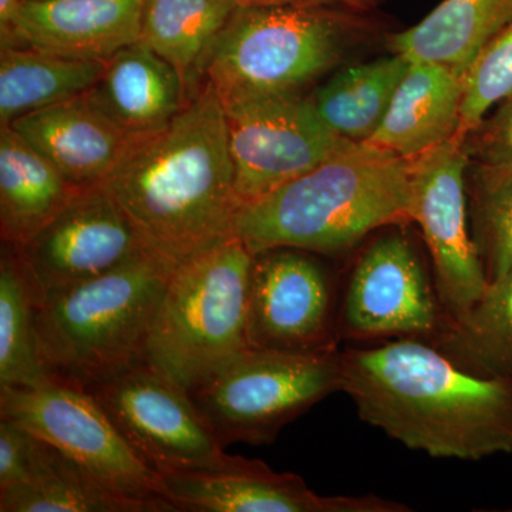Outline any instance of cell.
<instances>
[{
    "label": "cell",
    "instance_id": "6da1fadb",
    "mask_svg": "<svg viewBox=\"0 0 512 512\" xmlns=\"http://www.w3.org/2000/svg\"><path fill=\"white\" fill-rule=\"evenodd\" d=\"M357 416L410 450L478 461L512 453V379L481 377L419 338L342 350Z\"/></svg>",
    "mask_w": 512,
    "mask_h": 512
},
{
    "label": "cell",
    "instance_id": "7a4b0ae2",
    "mask_svg": "<svg viewBox=\"0 0 512 512\" xmlns=\"http://www.w3.org/2000/svg\"><path fill=\"white\" fill-rule=\"evenodd\" d=\"M104 185L148 251L175 264L235 237L242 207L224 107L210 84L167 126L130 140Z\"/></svg>",
    "mask_w": 512,
    "mask_h": 512
},
{
    "label": "cell",
    "instance_id": "3957f363",
    "mask_svg": "<svg viewBox=\"0 0 512 512\" xmlns=\"http://www.w3.org/2000/svg\"><path fill=\"white\" fill-rule=\"evenodd\" d=\"M412 160L355 143L239 211L235 237L252 252L289 247L348 254L379 229L412 222Z\"/></svg>",
    "mask_w": 512,
    "mask_h": 512
},
{
    "label": "cell",
    "instance_id": "277c9868",
    "mask_svg": "<svg viewBox=\"0 0 512 512\" xmlns=\"http://www.w3.org/2000/svg\"><path fill=\"white\" fill-rule=\"evenodd\" d=\"M177 265L144 252L106 274L43 293L37 339L47 372L90 389L144 362Z\"/></svg>",
    "mask_w": 512,
    "mask_h": 512
},
{
    "label": "cell",
    "instance_id": "5b68a950",
    "mask_svg": "<svg viewBox=\"0 0 512 512\" xmlns=\"http://www.w3.org/2000/svg\"><path fill=\"white\" fill-rule=\"evenodd\" d=\"M355 6L295 2L237 6L201 69L220 99L302 93L332 69L362 25Z\"/></svg>",
    "mask_w": 512,
    "mask_h": 512
},
{
    "label": "cell",
    "instance_id": "8992f818",
    "mask_svg": "<svg viewBox=\"0 0 512 512\" xmlns=\"http://www.w3.org/2000/svg\"><path fill=\"white\" fill-rule=\"evenodd\" d=\"M252 259L247 244L231 237L175 266L144 362L191 390L251 348L247 311Z\"/></svg>",
    "mask_w": 512,
    "mask_h": 512
},
{
    "label": "cell",
    "instance_id": "52a82bcc",
    "mask_svg": "<svg viewBox=\"0 0 512 512\" xmlns=\"http://www.w3.org/2000/svg\"><path fill=\"white\" fill-rule=\"evenodd\" d=\"M342 392V352L249 348L188 390L222 447L272 443L286 424Z\"/></svg>",
    "mask_w": 512,
    "mask_h": 512
},
{
    "label": "cell",
    "instance_id": "ba28073f",
    "mask_svg": "<svg viewBox=\"0 0 512 512\" xmlns=\"http://www.w3.org/2000/svg\"><path fill=\"white\" fill-rule=\"evenodd\" d=\"M0 417L62 451L147 512L173 511L161 494L156 471L131 448L86 387L60 379L26 389L0 387Z\"/></svg>",
    "mask_w": 512,
    "mask_h": 512
},
{
    "label": "cell",
    "instance_id": "9c48e42d",
    "mask_svg": "<svg viewBox=\"0 0 512 512\" xmlns=\"http://www.w3.org/2000/svg\"><path fill=\"white\" fill-rule=\"evenodd\" d=\"M239 204L262 200L352 146L302 93L220 99Z\"/></svg>",
    "mask_w": 512,
    "mask_h": 512
},
{
    "label": "cell",
    "instance_id": "30bf717a",
    "mask_svg": "<svg viewBox=\"0 0 512 512\" xmlns=\"http://www.w3.org/2000/svg\"><path fill=\"white\" fill-rule=\"evenodd\" d=\"M396 225L359 255L339 305L340 338L433 339L446 326L436 281Z\"/></svg>",
    "mask_w": 512,
    "mask_h": 512
},
{
    "label": "cell",
    "instance_id": "8fae6325",
    "mask_svg": "<svg viewBox=\"0 0 512 512\" xmlns=\"http://www.w3.org/2000/svg\"><path fill=\"white\" fill-rule=\"evenodd\" d=\"M315 255L289 247L255 252L248 286L251 348L293 353L339 350L338 292Z\"/></svg>",
    "mask_w": 512,
    "mask_h": 512
},
{
    "label": "cell",
    "instance_id": "7c38bea8",
    "mask_svg": "<svg viewBox=\"0 0 512 512\" xmlns=\"http://www.w3.org/2000/svg\"><path fill=\"white\" fill-rule=\"evenodd\" d=\"M468 165L470 158L460 134L412 160V222L419 225L429 248L447 323L466 315L488 286L471 237Z\"/></svg>",
    "mask_w": 512,
    "mask_h": 512
},
{
    "label": "cell",
    "instance_id": "4fadbf2b",
    "mask_svg": "<svg viewBox=\"0 0 512 512\" xmlns=\"http://www.w3.org/2000/svg\"><path fill=\"white\" fill-rule=\"evenodd\" d=\"M87 390L154 471L204 466L225 453L188 390L147 362Z\"/></svg>",
    "mask_w": 512,
    "mask_h": 512
},
{
    "label": "cell",
    "instance_id": "5bb4252c",
    "mask_svg": "<svg viewBox=\"0 0 512 512\" xmlns=\"http://www.w3.org/2000/svg\"><path fill=\"white\" fill-rule=\"evenodd\" d=\"M173 511L406 512L407 505L375 494L320 495L302 477L278 473L262 460L224 453L204 466L156 471Z\"/></svg>",
    "mask_w": 512,
    "mask_h": 512
},
{
    "label": "cell",
    "instance_id": "9a60e30c",
    "mask_svg": "<svg viewBox=\"0 0 512 512\" xmlns=\"http://www.w3.org/2000/svg\"><path fill=\"white\" fill-rule=\"evenodd\" d=\"M15 249L42 293L106 274L151 252L104 183L79 188L55 218Z\"/></svg>",
    "mask_w": 512,
    "mask_h": 512
},
{
    "label": "cell",
    "instance_id": "2e32d148",
    "mask_svg": "<svg viewBox=\"0 0 512 512\" xmlns=\"http://www.w3.org/2000/svg\"><path fill=\"white\" fill-rule=\"evenodd\" d=\"M10 127L77 188L103 184L130 143L86 93L20 117Z\"/></svg>",
    "mask_w": 512,
    "mask_h": 512
},
{
    "label": "cell",
    "instance_id": "e0dca14e",
    "mask_svg": "<svg viewBox=\"0 0 512 512\" xmlns=\"http://www.w3.org/2000/svg\"><path fill=\"white\" fill-rule=\"evenodd\" d=\"M141 2L23 0L19 46L106 62L140 40Z\"/></svg>",
    "mask_w": 512,
    "mask_h": 512
},
{
    "label": "cell",
    "instance_id": "ac0fdd59",
    "mask_svg": "<svg viewBox=\"0 0 512 512\" xmlns=\"http://www.w3.org/2000/svg\"><path fill=\"white\" fill-rule=\"evenodd\" d=\"M187 93L180 72L141 40L106 60L86 92L130 140L167 126L190 99Z\"/></svg>",
    "mask_w": 512,
    "mask_h": 512
},
{
    "label": "cell",
    "instance_id": "d6986e66",
    "mask_svg": "<svg viewBox=\"0 0 512 512\" xmlns=\"http://www.w3.org/2000/svg\"><path fill=\"white\" fill-rule=\"evenodd\" d=\"M464 77L439 63L409 62L386 116L366 144L413 160L460 128Z\"/></svg>",
    "mask_w": 512,
    "mask_h": 512
},
{
    "label": "cell",
    "instance_id": "ffe728a7",
    "mask_svg": "<svg viewBox=\"0 0 512 512\" xmlns=\"http://www.w3.org/2000/svg\"><path fill=\"white\" fill-rule=\"evenodd\" d=\"M512 22V0H443L387 46L409 62L443 64L466 79L471 64Z\"/></svg>",
    "mask_w": 512,
    "mask_h": 512
},
{
    "label": "cell",
    "instance_id": "44dd1931",
    "mask_svg": "<svg viewBox=\"0 0 512 512\" xmlns=\"http://www.w3.org/2000/svg\"><path fill=\"white\" fill-rule=\"evenodd\" d=\"M79 190L10 126L0 130V234L20 248Z\"/></svg>",
    "mask_w": 512,
    "mask_h": 512
},
{
    "label": "cell",
    "instance_id": "7402d4cb",
    "mask_svg": "<svg viewBox=\"0 0 512 512\" xmlns=\"http://www.w3.org/2000/svg\"><path fill=\"white\" fill-rule=\"evenodd\" d=\"M0 512H147L46 441H33L25 477L0 494Z\"/></svg>",
    "mask_w": 512,
    "mask_h": 512
},
{
    "label": "cell",
    "instance_id": "603a6c76",
    "mask_svg": "<svg viewBox=\"0 0 512 512\" xmlns=\"http://www.w3.org/2000/svg\"><path fill=\"white\" fill-rule=\"evenodd\" d=\"M104 64L32 46L0 47V124L89 92Z\"/></svg>",
    "mask_w": 512,
    "mask_h": 512
},
{
    "label": "cell",
    "instance_id": "cb8c5ba5",
    "mask_svg": "<svg viewBox=\"0 0 512 512\" xmlns=\"http://www.w3.org/2000/svg\"><path fill=\"white\" fill-rule=\"evenodd\" d=\"M237 6L235 0H143L140 40L195 92L205 57Z\"/></svg>",
    "mask_w": 512,
    "mask_h": 512
},
{
    "label": "cell",
    "instance_id": "d4e9b609",
    "mask_svg": "<svg viewBox=\"0 0 512 512\" xmlns=\"http://www.w3.org/2000/svg\"><path fill=\"white\" fill-rule=\"evenodd\" d=\"M430 343L468 373L512 379V266L488 282L480 301Z\"/></svg>",
    "mask_w": 512,
    "mask_h": 512
},
{
    "label": "cell",
    "instance_id": "484cf974",
    "mask_svg": "<svg viewBox=\"0 0 512 512\" xmlns=\"http://www.w3.org/2000/svg\"><path fill=\"white\" fill-rule=\"evenodd\" d=\"M42 291L15 248L0 258V387H37L56 379L47 372L37 339Z\"/></svg>",
    "mask_w": 512,
    "mask_h": 512
},
{
    "label": "cell",
    "instance_id": "4316f807",
    "mask_svg": "<svg viewBox=\"0 0 512 512\" xmlns=\"http://www.w3.org/2000/svg\"><path fill=\"white\" fill-rule=\"evenodd\" d=\"M407 67L409 60L394 53L346 67L320 87L313 106L333 133L365 143L382 124Z\"/></svg>",
    "mask_w": 512,
    "mask_h": 512
},
{
    "label": "cell",
    "instance_id": "83f0119b",
    "mask_svg": "<svg viewBox=\"0 0 512 512\" xmlns=\"http://www.w3.org/2000/svg\"><path fill=\"white\" fill-rule=\"evenodd\" d=\"M466 191L471 237L493 282L512 266V165L470 163Z\"/></svg>",
    "mask_w": 512,
    "mask_h": 512
},
{
    "label": "cell",
    "instance_id": "f1b7e54d",
    "mask_svg": "<svg viewBox=\"0 0 512 512\" xmlns=\"http://www.w3.org/2000/svg\"><path fill=\"white\" fill-rule=\"evenodd\" d=\"M512 94V22L481 50L464 79L458 134L466 136Z\"/></svg>",
    "mask_w": 512,
    "mask_h": 512
},
{
    "label": "cell",
    "instance_id": "f546056e",
    "mask_svg": "<svg viewBox=\"0 0 512 512\" xmlns=\"http://www.w3.org/2000/svg\"><path fill=\"white\" fill-rule=\"evenodd\" d=\"M470 163L512 165V94L464 136Z\"/></svg>",
    "mask_w": 512,
    "mask_h": 512
},
{
    "label": "cell",
    "instance_id": "4dcf8cb0",
    "mask_svg": "<svg viewBox=\"0 0 512 512\" xmlns=\"http://www.w3.org/2000/svg\"><path fill=\"white\" fill-rule=\"evenodd\" d=\"M33 441L30 431L0 417V494L12 490L25 477Z\"/></svg>",
    "mask_w": 512,
    "mask_h": 512
},
{
    "label": "cell",
    "instance_id": "1f68e13d",
    "mask_svg": "<svg viewBox=\"0 0 512 512\" xmlns=\"http://www.w3.org/2000/svg\"><path fill=\"white\" fill-rule=\"evenodd\" d=\"M23 0H0V47L19 46V20Z\"/></svg>",
    "mask_w": 512,
    "mask_h": 512
},
{
    "label": "cell",
    "instance_id": "d6a6232c",
    "mask_svg": "<svg viewBox=\"0 0 512 512\" xmlns=\"http://www.w3.org/2000/svg\"><path fill=\"white\" fill-rule=\"evenodd\" d=\"M295 2H340L346 5L362 8L365 0H235L238 6L249 5H279V3H295Z\"/></svg>",
    "mask_w": 512,
    "mask_h": 512
}]
</instances>
